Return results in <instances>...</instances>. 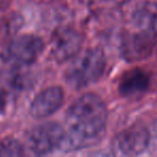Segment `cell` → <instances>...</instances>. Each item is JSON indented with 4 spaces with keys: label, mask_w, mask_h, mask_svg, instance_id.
Here are the masks:
<instances>
[{
    "label": "cell",
    "mask_w": 157,
    "mask_h": 157,
    "mask_svg": "<svg viewBox=\"0 0 157 157\" xmlns=\"http://www.w3.org/2000/svg\"><path fill=\"white\" fill-rule=\"evenodd\" d=\"M66 120L68 130H66L59 150L73 152L100 142L105 133L108 111L98 95L87 93L70 105Z\"/></svg>",
    "instance_id": "obj_1"
},
{
    "label": "cell",
    "mask_w": 157,
    "mask_h": 157,
    "mask_svg": "<svg viewBox=\"0 0 157 157\" xmlns=\"http://www.w3.org/2000/svg\"><path fill=\"white\" fill-rule=\"evenodd\" d=\"M105 68V57L100 48H87L78 53L66 72L67 83L73 88L86 87L101 78Z\"/></svg>",
    "instance_id": "obj_2"
},
{
    "label": "cell",
    "mask_w": 157,
    "mask_h": 157,
    "mask_svg": "<svg viewBox=\"0 0 157 157\" xmlns=\"http://www.w3.org/2000/svg\"><path fill=\"white\" fill-rule=\"evenodd\" d=\"M66 130L61 125L48 122L30 129L26 135V145L33 154L45 155L59 150Z\"/></svg>",
    "instance_id": "obj_3"
},
{
    "label": "cell",
    "mask_w": 157,
    "mask_h": 157,
    "mask_svg": "<svg viewBox=\"0 0 157 157\" xmlns=\"http://www.w3.org/2000/svg\"><path fill=\"white\" fill-rule=\"evenodd\" d=\"M44 43L41 38L33 35H23L14 38L6 45L2 57L8 63L26 66L35 63L43 53Z\"/></svg>",
    "instance_id": "obj_4"
},
{
    "label": "cell",
    "mask_w": 157,
    "mask_h": 157,
    "mask_svg": "<svg viewBox=\"0 0 157 157\" xmlns=\"http://www.w3.org/2000/svg\"><path fill=\"white\" fill-rule=\"evenodd\" d=\"M150 144V132L141 125L129 127L120 132L113 140L112 148L114 153L124 156L140 155Z\"/></svg>",
    "instance_id": "obj_5"
},
{
    "label": "cell",
    "mask_w": 157,
    "mask_h": 157,
    "mask_svg": "<svg viewBox=\"0 0 157 157\" xmlns=\"http://www.w3.org/2000/svg\"><path fill=\"white\" fill-rule=\"evenodd\" d=\"M83 36L78 30L69 27L58 28L53 33L51 40L52 55L58 63L72 60L81 52Z\"/></svg>",
    "instance_id": "obj_6"
},
{
    "label": "cell",
    "mask_w": 157,
    "mask_h": 157,
    "mask_svg": "<svg viewBox=\"0 0 157 157\" xmlns=\"http://www.w3.org/2000/svg\"><path fill=\"white\" fill-rule=\"evenodd\" d=\"M155 44L156 37L151 30L127 33L122 41V55L127 61L143 60L152 54Z\"/></svg>",
    "instance_id": "obj_7"
},
{
    "label": "cell",
    "mask_w": 157,
    "mask_h": 157,
    "mask_svg": "<svg viewBox=\"0 0 157 157\" xmlns=\"http://www.w3.org/2000/svg\"><path fill=\"white\" fill-rule=\"evenodd\" d=\"M65 93L60 86H51L40 92L30 105L31 116L35 118H44L54 114L63 105Z\"/></svg>",
    "instance_id": "obj_8"
},
{
    "label": "cell",
    "mask_w": 157,
    "mask_h": 157,
    "mask_svg": "<svg viewBox=\"0 0 157 157\" xmlns=\"http://www.w3.org/2000/svg\"><path fill=\"white\" fill-rule=\"evenodd\" d=\"M150 76L142 69H132L124 73L120 81L118 92L124 97H135L145 93L150 87Z\"/></svg>",
    "instance_id": "obj_9"
},
{
    "label": "cell",
    "mask_w": 157,
    "mask_h": 157,
    "mask_svg": "<svg viewBox=\"0 0 157 157\" xmlns=\"http://www.w3.org/2000/svg\"><path fill=\"white\" fill-rule=\"evenodd\" d=\"M24 155V147L15 139L7 138L0 141V157H18Z\"/></svg>",
    "instance_id": "obj_10"
},
{
    "label": "cell",
    "mask_w": 157,
    "mask_h": 157,
    "mask_svg": "<svg viewBox=\"0 0 157 157\" xmlns=\"http://www.w3.org/2000/svg\"><path fill=\"white\" fill-rule=\"evenodd\" d=\"M87 5H118L126 0H82Z\"/></svg>",
    "instance_id": "obj_11"
},
{
    "label": "cell",
    "mask_w": 157,
    "mask_h": 157,
    "mask_svg": "<svg viewBox=\"0 0 157 157\" xmlns=\"http://www.w3.org/2000/svg\"><path fill=\"white\" fill-rule=\"evenodd\" d=\"M6 107H7V97H6L5 93L0 90V115L5 112Z\"/></svg>",
    "instance_id": "obj_12"
},
{
    "label": "cell",
    "mask_w": 157,
    "mask_h": 157,
    "mask_svg": "<svg viewBox=\"0 0 157 157\" xmlns=\"http://www.w3.org/2000/svg\"><path fill=\"white\" fill-rule=\"evenodd\" d=\"M12 0H0V11H5L10 6Z\"/></svg>",
    "instance_id": "obj_13"
}]
</instances>
